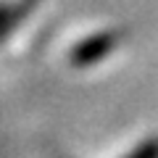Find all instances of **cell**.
<instances>
[{
  "instance_id": "cell-2",
  "label": "cell",
  "mask_w": 158,
  "mask_h": 158,
  "mask_svg": "<svg viewBox=\"0 0 158 158\" xmlns=\"http://www.w3.org/2000/svg\"><path fill=\"white\" fill-rule=\"evenodd\" d=\"M127 158H158V137L145 140L140 148H135V150H132Z\"/></svg>"
},
{
  "instance_id": "cell-1",
  "label": "cell",
  "mask_w": 158,
  "mask_h": 158,
  "mask_svg": "<svg viewBox=\"0 0 158 158\" xmlns=\"http://www.w3.org/2000/svg\"><path fill=\"white\" fill-rule=\"evenodd\" d=\"M121 37H124L121 32H100V34H92V37L82 40V42L71 50V63L74 66H92V63H100L106 56L113 53V48H118Z\"/></svg>"
}]
</instances>
